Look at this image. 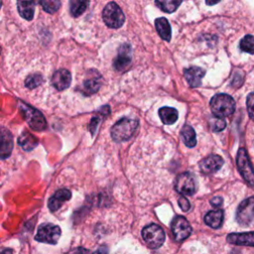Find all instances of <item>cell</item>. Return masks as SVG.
<instances>
[{"instance_id": "obj_1", "label": "cell", "mask_w": 254, "mask_h": 254, "mask_svg": "<svg viewBox=\"0 0 254 254\" xmlns=\"http://www.w3.org/2000/svg\"><path fill=\"white\" fill-rule=\"evenodd\" d=\"M138 120L124 117L117 121L111 128V137L115 142H124L129 140L138 127Z\"/></svg>"}, {"instance_id": "obj_2", "label": "cell", "mask_w": 254, "mask_h": 254, "mask_svg": "<svg viewBox=\"0 0 254 254\" xmlns=\"http://www.w3.org/2000/svg\"><path fill=\"white\" fill-rule=\"evenodd\" d=\"M210 108L215 117H227L234 112L235 101L230 95L226 93H219L211 98Z\"/></svg>"}, {"instance_id": "obj_3", "label": "cell", "mask_w": 254, "mask_h": 254, "mask_svg": "<svg viewBox=\"0 0 254 254\" xmlns=\"http://www.w3.org/2000/svg\"><path fill=\"white\" fill-rule=\"evenodd\" d=\"M19 108H20L26 122L33 130L42 131L47 127L46 119L39 110L25 104L22 101L19 102Z\"/></svg>"}, {"instance_id": "obj_4", "label": "cell", "mask_w": 254, "mask_h": 254, "mask_svg": "<svg viewBox=\"0 0 254 254\" xmlns=\"http://www.w3.org/2000/svg\"><path fill=\"white\" fill-rule=\"evenodd\" d=\"M102 18L104 23L109 28L113 29L120 28L125 21V16L122 10L114 2H110L104 7L102 11Z\"/></svg>"}, {"instance_id": "obj_5", "label": "cell", "mask_w": 254, "mask_h": 254, "mask_svg": "<svg viewBox=\"0 0 254 254\" xmlns=\"http://www.w3.org/2000/svg\"><path fill=\"white\" fill-rule=\"evenodd\" d=\"M142 237L146 244L153 249L159 248L165 241V232L161 226L152 223L145 226L142 230Z\"/></svg>"}, {"instance_id": "obj_6", "label": "cell", "mask_w": 254, "mask_h": 254, "mask_svg": "<svg viewBox=\"0 0 254 254\" xmlns=\"http://www.w3.org/2000/svg\"><path fill=\"white\" fill-rule=\"evenodd\" d=\"M236 163L238 171L241 174L242 178L248 183V185L254 187V170L250 163L248 154L244 148H240L238 150Z\"/></svg>"}, {"instance_id": "obj_7", "label": "cell", "mask_w": 254, "mask_h": 254, "mask_svg": "<svg viewBox=\"0 0 254 254\" xmlns=\"http://www.w3.org/2000/svg\"><path fill=\"white\" fill-rule=\"evenodd\" d=\"M175 190L183 195H191L196 191V181L192 174L182 173L175 181Z\"/></svg>"}, {"instance_id": "obj_8", "label": "cell", "mask_w": 254, "mask_h": 254, "mask_svg": "<svg viewBox=\"0 0 254 254\" xmlns=\"http://www.w3.org/2000/svg\"><path fill=\"white\" fill-rule=\"evenodd\" d=\"M236 220L242 226H247L254 221V196L241 201L236 210Z\"/></svg>"}, {"instance_id": "obj_9", "label": "cell", "mask_w": 254, "mask_h": 254, "mask_svg": "<svg viewBox=\"0 0 254 254\" xmlns=\"http://www.w3.org/2000/svg\"><path fill=\"white\" fill-rule=\"evenodd\" d=\"M61 233H62V230L58 225L45 223L39 226L35 239L39 242L56 244L61 236Z\"/></svg>"}, {"instance_id": "obj_10", "label": "cell", "mask_w": 254, "mask_h": 254, "mask_svg": "<svg viewBox=\"0 0 254 254\" xmlns=\"http://www.w3.org/2000/svg\"><path fill=\"white\" fill-rule=\"evenodd\" d=\"M172 232L176 241L180 242L188 238L191 232V227L189 221L181 215L176 216L172 221Z\"/></svg>"}, {"instance_id": "obj_11", "label": "cell", "mask_w": 254, "mask_h": 254, "mask_svg": "<svg viewBox=\"0 0 254 254\" xmlns=\"http://www.w3.org/2000/svg\"><path fill=\"white\" fill-rule=\"evenodd\" d=\"M100 84H101V75L95 69H92V70H89V72L87 73V76L79 86V91L82 94L88 96L90 94L95 93L99 89Z\"/></svg>"}, {"instance_id": "obj_12", "label": "cell", "mask_w": 254, "mask_h": 254, "mask_svg": "<svg viewBox=\"0 0 254 254\" xmlns=\"http://www.w3.org/2000/svg\"><path fill=\"white\" fill-rule=\"evenodd\" d=\"M131 64V47L128 44H123L120 46L118 50V54L116 59L113 62V67L122 71L125 70Z\"/></svg>"}, {"instance_id": "obj_13", "label": "cell", "mask_w": 254, "mask_h": 254, "mask_svg": "<svg viewBox=\"0 0 254 254\" xmlns=\"http://www.w3.org/2000/svg\"><path fill=\"white\" fill-rule=\"evenodd\" d=\"M223 165V160L218 155H209L199 162V169L203 174L209 175L217 172Z\"/></svg>"}, {"instance_id": "obj_14", "label": "cell", "mask_w": 254, "mask_h": 254, "mask_svg": "<svg viewBox=\"0 0 254 254\" xmlns=\"http://www.w3.org/2000/svg\"><path fill=\"white\" fill-rule=\"evenodd\" d=\"M71 197V192L70 190L66 189H61L57 190L49 199L48 201V206L51 211H56L58 210L64 202L68 200Z\"/></svg>"}, {"instance_id": "obj_15", "label": "cell", "mask_w": 254, "mask_h": 254, "mask_svg": "<svg viewBox=\"0 0 254 254\" xmlns=\"http://www.w3.org/2000/svg\"><path fill=\"white\" fill-rule=\"evenodd\" d=\"M71 74L68 70L62 68L57 71L52 76V84L58 90H64L70 85Z\"/></svg>"}, {"instance_id": "obj_16", "label": "cell", "mask_w": 254, "mask_h": 254, "mask_svg": "<svg viewBox=\"0 0 254 254\" xmlns=\"http://www.w3.org/2000/svg\"><path fill=\"white\" fill-rule=\"evenodd\" d=\"M205 71L199 66H190L186 68L184 71V76L187 79L190 87H197L201 83V79L204 76Z\"/></svg>"}, {"instance_id": "obj_17", "label": "cell", "mask_w": 254, "mask_h": 254, "mask_svg": "<svg viewBox=\"0 0 254 254\" xmlns=\"http://www.w3.org/2000/svg\"><path fill=\"white\" fill-rule=\"evenodd\" d=\"M13 149V138L11 133L5 129L0 128V159L8 158Z\"/></svg>"}, {"instance_id": "obj_18", "label": "cell", "mask_w": 254, "mask_h": 254, "mask_svg": "<svg viewBox=\"0 0 254 254\" xmlns=\"http://www.w3.org/2000/svg\"><path fill=\"white\" fill-rule=\"evenodd\" d=\"M226 240L234 245L241 246H254V232H242V233H230L227 235Z\"/></svg>"}, {"instance_id": "obj_19", "label": "cell", "mask_w": 254, "mask_h": 254, "mask_svg": "<svg viewBox=\"0 0 254 254\" xmlns=\"http://www.w3.org/2000/svg\"><path fill=\"white\" fill-rule=\"evenodd\" d=\"M223 221V211L220 209L210 210L204 216V222L211 228H219Z\"/></svg>"}, {"instance_id": "obj_20", "label": "cell", "mask_w": 254, "mask_h": 254, "mask_svg": "<svg viewBox=\"0 0 254 254\" xmlns=\"http://www.w3.org/2000/svg\"><path fill=\"white\" fill-rule=\"evenodd\" d=\"M155 27L160 35V37L165 40V41H170L171 40V26L169 24V21L166 18H158L155 20Z\"/></svg>"}, {"instance_id": "obj_21", "label": "cell", "mask_w": 254, "mask_h": 254, "mask_svg": "<svg viewBox=\"0 0 254 254\" xmlns=\"http://www.w3.org/2000/svg\"><path fill=\"white\" fill-rule=\"evenodd\" d=\"M18 143L25 151H31L38 145V139L31 133L24 131L19 136Z\"/></svg>"}, {"instance_id": "obj_22", "label": "cell", "mask_w": 254, "mask_h": 254, "mask_svg": "<svg viewBox=\"0 0 254 254\" xmlns=\"http://www.w3.org/2000/svg\"><path fill=\"white\" fill-rule=\"evenodd\" d=\"M34 1H19L17 3L19 14L26 20H32L35 12Z\"/></svg>"}, {"instance_id": "obj_23", "label": "cell", "mask_w": 254, "mask_h": 254, "mask_svg": "<svg viewBox=\"0 0 254 254\" xmlns=\"http://www.w3.org/2000/svg\"><path fill=\"white\" fill-rule=\"evenodd\" d=\"M159 116H160L161 120L163 121V123H165L167 125H171L177 121L178 111H177V109H175L173 107L165 106V107L160 108Z\"/></svg>"}, {"instance_id": "obj_24", "label": "cell", "mask_w": 254, "mask_h": 254, "mask_svg": "<svg viewBox=\"0 0 254 254\" xmlns=\"http://www.w3.org/2000/svg\"><path fill=\"white\" fill-rule=\"evenodd\" d=\"M181 136H182V140L186 146H188L190 148L195 146L196 137H195V132L192 127L186 124L181 130Z\"/></svg>"}, {"instance_id": "obj_25", "label": "cell", "mask_w": 254, "mask_h": 254, "mask_svg": "<svg viewBox=\"0 0 254 254\" xmlns=\"http://www.w3.org/2000/svg\"><path fill=\"white\" fill-rule=\"evenodd\" d=\"M108 113H109V106H103V107L98 111L97 115H95V116L91 119L90 124H89V131H90V133H91L92 135L95 133V131H96V129H97V127H98V125H99L101 119H102L103 117H105L106 115H108Z\"/></svg>"}, {"instance_id": "obj_26", "label": "cell", "mask_w": 254, "mask_h": 254, "mask_svg": "<svg viewBox=\"0 0 254 254\" xmlns=\"http://www.w3.org/2000/svg\"><path fill=\"white\" fill-rule=\"evenodd\" d=\"M89 2L88 1H79V0H72L69 2V8H70V13L74 17L80 16L85 9L87 8Z\"/></svg>"}, {"instance_id": "obj_27", "label": "cell", "mask_w": 254, "mask_h": 254, "mask_svg": "<svg viewBox=\"0 0 254 254\" xmlns=\"http://www.w3.org/2000/svg\"><path fill=\"white\" fill-rule=\"evenodd\" d=\"M155 4L164 12L173 13L177 10V8L182 4V1L176 0H166V1H156Z\"/></svg>"}, {"instance_id": "obj_28", "label": "cell", "mask_w": 254, "mask_h": 254, "mask_svg": "<svg viewBox=\"0 0 254 254\" xmlns=\"http://www.w3.org/2000/svg\"><path fill=\"white\" fill-rule=\"evenodd\" d=\"M241 51L254 55V37L251 35H246L239 44Z\"/></svg>"}, {"instance_id": "obj_29", "label": "cell", "mask_w": 254, "mask_h": 254, "mask_svg": "<svg viewBox=\"0 0 254 254\" xmlns=\"http://www.w3.org/2000/svg\"><path fill=\"white\" fill-rule=\"evenodd\" d=\"M40 5L48 13H55L61 6V2L58 0H44L40 1Z\"/></svg>"}, {"instance_id": "obj_30", "label": "cell", "mask_w": 254, "mask_h": 254, "mask_svg": "<svg viewBox=\"0 0 254 254\" xmlns=\"http://www.w3.org/2000/svg\"><path fill=\"white\" fill-rule=\"evenodd\" d=\"M43 82V77L41 74L39 73H33V74H30L26 80H25V85L29 88H35L37 86H39L41 83Z\"/></svg>"}, {"instance_id": "obj_31", "label": "cell", "mask_w": 254, "mask_h": 254, "mask_svg": "<svg viewBox=\"0 0 254 254\" xmlns=\"http://www.w3.org/2000/svg\"><path fill=\"white\" fill-rule=\"evenodd\" d=\"M209 124H210V127H211V130L214 131V132L222 131L225 128V125H226L224 119L218 118V117H215V116H214V118L210 119Z\"/></svg>"}, {"instance_id": "obj_32", "label": "cell", "mask_w": 254, "mask_h": 254, "mask_svg": "<svg viewBox=\"0 0 254 254\" xmlns=\"http://www.w3.org/2000/svg\"><path fill=\"white\" fill-rule=\"evenodd\" d=\"M246 106L247 111L251 119L254 120V92H251L246 99Z\"/></svg>"}, {"instance_id": "obj_33", "label": "cell", "mask_w": 254, "mask_h": 254, "mask_svg": "<svg viewBox=\"0 0 254 254\" xmlns=\"http://www.w3.org/2000/svg\"><path fill=\"white\" fill-rule=\"evenodd\" d=\"M178 202H179V205H180V207H181V209L183 211H188L190 209V204L189 200L185 196H181L179 198Z\"/></svg>"}, {"instance_id": "obj_34", "label": "cell", "mask_w": 254, "mask_h": 254, "mask_svg": "<svg viewBox=\"0 0 254 254\" xmlns=\"http://www.w3.org/2000/svg\"><path fill=\"white\" fill-rule=\"evenodd\" d=\"M222 198L220 196H214L210 199V203L212 206L214 207H219L221 204H222Z\"/></svg>"}, {"instance_id": "obj_35", "label": "cell", "mask_w": 254, "mask_h": 254, "mask_svg": "<svg viewBox=\"0 0 254 254\" xmlns=\"http://www.w3.org/2000/svg\"><path fill=\"white\" fill-rule=\"evenodd\" d=\"M71 254H89V252H88L87 249L82 248V247H79V248L74 249V251H73Z\"/></svg>"}, {"instance_id": "obj_36", "label": "cell", "mask_w": 254, "mask_h": 254, "mask_svg": "<svg viewBox=\"0 0 254 254\" xmlns=\"http://www.w3.org/2000/svg\"><path fill=\"white\" fill-rule=\"evenodd\" d=\"M92 254H108V249L105 246H101Z\"/></svg>"}, {"instance_id": "obj_37", "label": "cell", "mask_w": 254, "mask_h": 254, "mask_svg": "<svg viewBox=\"0 0 254 254\" xmlns=\"http://www.w3.org/2000/svg\"><path fill=\"white\" fill-rule=\"evenodd\" d=\"M0 254H13V252L11 249H5V250L0 251Z\"/></svg>"}, {"instance_id": "obj_38", "label": "cell", "mask_w": 254, "mask_h": 254, "mask_svg": "<svg viewBox=\"0 0 254 254\" xmlns=\"http://www.w3.org/2000/svg\"><path fill=\"white\" fill-rule=\"evenodd\" d=\"M216 3H218V1H214V2H208V1H206V4H207V5H214V4H216Z\"/></svg>"}, {"instance_id": "obj_39", "label": "cell", "mask_w": 254, "mask_h": 254, "mask_svg": "<svg viewBox=\"0 0 254 254\" xmlns=\"http://www.w3.org/2000/svg\"><path fill=\"white\" fill-rule=\"evenodd\" d=\"M1 5H2V2H1V1H0V7H1Z\"/></svg>"}]
</instances>
